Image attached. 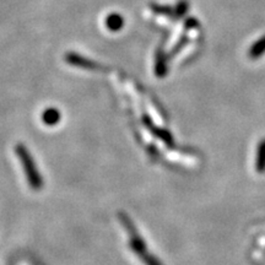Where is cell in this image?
<instances>
[{"label":"cell","mask_w":265,"mask_h":265,"mask_svg":"<svg viewBox=\"0 0 265 265\" xmlns=\"http://www.w3.org/2000/svg\"><path fill=\"white\" fill-rule=\"evenodd\" d=\"M265 53V36H263L262 38L258 39L252 47H250L249 51V57L253 59H257V58L262 57Z\"/></svg>","instance_id":"obj_1"},{"label":"cell","mask_w":265,"mask_h":265,"mask_svg":"<svg viewBox=\"0 0 265 265\" xmlns=\"http://www.w3.org/2000/svg\"><path fill=\"white\" fill-rule=\"evenodd\" d=\"M255 167H257V171L259 173L265 172V140H263L259 144V147H258Z\"/></svg>","instance_id":"obj_2"},{"label":"cell","mask_w":265,"mask_h":265,"mask_svg":"<svg viewBox=\"0 0 265 265\" xmlns=\"http://www.w3.org/2000/svg\"><path fill=\"white\" fill-rule=\"evenodd\" d=\"M122 25H123V18H122L121 15L113 14L109 18H107V27L112 30V31H118L122 27Z\"/></svg>","instance_id":"obj_3"},{"label":"cell","mask_w":265,"mask_h":265,"mask_svg":"<svg viewBox=\"0 0 265 265\" xmlns=\"http://www.w3.org/2000/svg\"><path fill=\"white\" fill-rule=\"evenodd\" d=\"M187 8H188V4L187 3H184V1H183V3H180L179 4V8H178V14H179V15H183V14L185 13V10H187Z\"/></svg>","instance_id":"obj_4"}]
</instances>
